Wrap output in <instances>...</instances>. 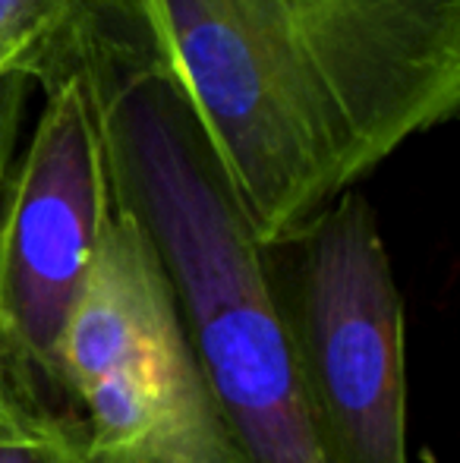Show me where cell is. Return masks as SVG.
<instances>
[{
    "instance_id": "6da1fadb",
    "label": "cell",
    "mask_w": 460,
    "mask_h": 463,
    "mask_svg": "<svg viewBox=\"0 0 460 463\" xmlns=\"http://www.w3.org/2000/svg\"><path fill=\"white\" fill-rule=\"evenodd\" d=\"M108 67L164 80L258 250L460 101V0H108Z\"/></svg>"
},
{
    "instance_id": "8992f818",
    "label": "cell",
    "mask_w": 460,
    "mask_h": 463,
    "mask_svg": "<svg viewBox=\"0 0 460 463\" xmlns=\"http://www.w3.org/2000/svg\"><path fill=\"white\" fill-rule=\"evenodd\" d=\"M0 463H95L76 422H54L38 432L0 441Z\"/></svg>"
},
{
    "instance_id": "3957f363",
    "label": "cell",
    "mask_w": 460,
    "mask_h": 463,
    "mask_svg": "<svg viewBox=\"0 0 460 463\" xmlns=\"http://www.w3.org/2000/svg\"><path fill=\"white\" fill-rule=\"evenodd\" d=\"M111 212L99 98L70 76L44 92L0 218V366L10 394L48 420L76 422L57 356Z\"/></svg>"
},
{
    "instance_id": "7a4b0ae2",
    "label": "cell",
    "mask_w": 460,
    "mask_h": 463,
    "mask_svg": "<svg viewBox=\"0 0 460 463\" xmlns=\"http://www.w3.org/2000/svg\"><path fill=\"white\" fill-rule=\"evenodd\" d=\"M92 89L114 195L161 252L239 463H325L262 250L183 101L164 80L129 70Z\"/></svg>"
},
{
    "instance_id": "52a82bcc",
    "label": "cell",
    "mask_w": 460,
    "mask_h": 463,
    "mask_svg": "<svg viewBox=\"0 0 460 463\" xmlns=\"http://www.w3.org/2000/svg\"><path fill=\"white\" fill-rule=\"evenodd\" d=\"M32 82L23 76H0V218H4V199H6V186H10V174L16 165V139H19V120H23V108H25V92H29ZM0 397L19 403L10 394L4 378V366H0ZM23 407V403H19ZM32 413V410H29ZM38 416V413H35Z\"/></svg>"
},
{
    "instance_id": "277c9868",
    "label": "cell",
    "mask_w": 460,
    "mask_h": 463,
    "mask_svg": "<svg viewBox=\"0 0 460 463\" xmlns=\"http://www.w3.org/2000/svg\"><path fill=\"white\" fill-rule=\"evenodd\" d=\"M294 246L284 318L325 463H410L404 299L372 205L341 195Z\"/></svg>"
},
{
    "instance_id": "ba28073f",
    "label": "cell",
    "mask_w": 460,
    "mask_h": 463,
    "mask_svg": "<svg viewBox=\"0 0 460 463\" xmlns=\"http://www.w3.org/2000/svg\"><path fill=\"white\" fill-rule=\"evenodd\" d=\"M54 422H67V420H48V416H35V413H29L25 407H19V403L0 397V441L38 432V429H48V426H54Z\"/></svg>"
},
{
    "instance_id": "5b68a950",
    "label": "cell",
    "mask_w": 460,
    "mask_h": 463,
    "mask_svg": "<svg viewBox=\"0 0 460 463\" xmlns=\"http://www.w3.org/2000/svg\"><path fill=\"white\" fill-rule=\"evenodd\" d=\"M108 61V0H0V76L42 92Z\"/></svg>"
}]
</instances>
